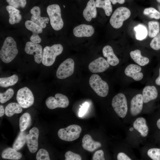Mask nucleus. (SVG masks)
<instances>
[{"mask_svg":"<svg viewBox=\"0 0 160 160\" xmlns=\"http://www.w3.org/2000/svg\"><path fill=\"white\" fill-rule=\"evenodd\" d=\"M94 28L91 25L82 24L74 28L73 32L74 35L77 37H89L94 33Z\"/></svg>","mask_w":160,"mask_h":160,"instance_id":"obj_18","label":"nucleus"},{"mask_svg":"<svg viewBox=\"0 0 160 160\" xmlns=\"http://www.w3.org/2000/svg\"><path fill=\"white\" fill-rule=\"evenodd\" d=\"M133 130V128H131L130 129V130L131 131H132Z\"/></svg>","mask_w":160,"mask_h":160,"instance_id":"obj_49","label":"nucleus"},{"mask_svg":"<svg viewBox=\"0 0 160 160\" xmlns=\"http://www.w3.org/2000/svg\"><path fill=\"white\" fill-rule=\"evenodd\" d=\"M25 25L27 29L32 33L30 38L31 41L36 44L40 43L41 39L39 34L42 33L43 28L31 20H26Z\"/></svg>","mask_w":160,"mask_h":160,"instance_id":"obj_13","label":"nucleus"},{"mask_svg":"<svg viewBox=\"0 0 160 160\" xmlns=\"http://www.w3.org/2000/svg\"><path fill=\"white\" fill-rule=\"evenodd\" d=\"M109 64L103 57H99L91 62L89 64L88 68L93 73L103 72L109 67Z\"/></svg>","mask_w":160,"mask_h":160,"instance_id":"obj_14","label":"nucleus"},{"mask_svg":"<svg viewBox=\"0 0 160 160\" xmlns=\"http://www.w3.org/2000/svg\"><path fill=\"white\" fill-rule=\"evenodd\" d=\"M134 128L140 134V135L145 137L148 135L149 128L147 124L146 119L142 117L137 118L133 123Z\"/></svg>","mask_w":160,"mask_h":160,"instance_id":"obj_22","label":"nucleus"},{"mask_svg":"<svg viewBox=\"0 0 160 160\" xmlns=\"http://www.w3.org/2000/svg\"><path fill=\"white\" fill-rule=\"evenodd\" d=\"M118 160H131L132 159L127 154L123 152L118 153L117 157Z\"/></svg>","mask_w":160,"mask_h":160,"instance_id":"obj_43","label":"nucleus"},{"mask_svg":"<svg viewBox=\"0 0 160 160\" xmlns=\"http://www.w3.org/2000/svg\"><path fill=\"white\" fill-rule=\"evenodd\" d=\"M32 15L31 20L42 28H45L48 23L49 19L47 17L41 16V9L38 6H35L30 10Z\"/></svg>","mask_w":160,"mask_h":160,"instance_id":"obj_16","label":"nucleus"},{"mask_svg":"<svg viewBox=\"0 0 160 160\" xmlns=\"http://www.w3.org/2000/svg\"><path fill=\"white\" fill-rule=\"evenodd\" d=\"M74 62L71 58H68L62 62L56 71L57 77L63 79L73 74L74 71Z\"/></svg>","mask_w":160,"mask_h":160,"instance_id":"obj_10","label":"nucleus"},{"mask_svg":"<svg viewBox=\"0 0 160 160\" xmlns=\"http://www.w3.org/2000/svg\"><path fill=\"white\" fill-rule=\"evenodd\" d=\"M156 1L159 3H160V0H156ZM158 8V9L159 11L160 12V6H159Z\"/></svg>","mask_w":160,"mask_h":160,"instance_id":"obj_48","label":"nucleus"},{"mask_svg":"<svg viewBox=\"0 0 160 160\" xmlns=\"http://www.w3.org/2000/svg\"><path fill=\"white\" fill-rule=\"evenodd\" d=\"M147 154L152 160H160V148H151L148 150Z\"/></svg>","mask_w":160,"mask_h":160,"instance_id":"obj_36","label":"nucleus"},{"mask_svg":"<svg viewBox=\"0 0 160 160\" xmlns=\"http://www.w3.org/2000/svg\"><path fill=\"white\" fill-rule=\"evenodd\" d=\"M63 50V47L60 44H54L51 47L46 46L43 50L42 64L47 66L52 65L57 56L60 55Z\"/></svg>","mask_w":160,"mask_h":160,"instance_id":"obj_2","label":"nucleus"},{"mask_svg":"<svg viewBox=\"0 0 160 160\" xmlns=\"http://www.w3.org/2000/svg\"><path fill=\"white\" fill-rule=\"evenodd\" d=\"M22 108L19 103H10L5 107V114L8 117H11L15 114L21 113L23 110Z\"/></svg>","mask_w":160,"mask_h":160,"instance_id":"obj_27","label":"nucleus"},{"mask_svg":"<svg viewBox=\"0 0 160 160\" xmlns=\"http://www.w3.org/2000/svg\"><path fill=\"white\" fill-rule=\"evenodd\" d=\"M30 114L28 113H23L19 119V127L21 132L25 131L29 125L31 121Z\"/></svg>","mask_w":160,"mask_h":160,"instance_id":"obj_32","label":"nucleus"},{"mask_svg":"<svg viewBox=\"0 0 160 160\" xmlns=\"http://www.w3.org/2000/svg\"><path fill=\"white\" fill-rule=\"evenodd\" d=\"M141 68L139 65L131 64L128 65L124 70L125 74L136 81L142 80L143 77V73L140 71Z\"/></svg>","mask_w":160,"mask_h":160,"instance_id":"obj_17","label":"nucleus"},{"mask_svg":"<svg viewBox=\"0 0 160 160\" xmlns=\"http://www.w3.org/2000/svg\"><path fill=\"white\" fill-rule=\"evenodd\" d=\"M18 77L17 75L14 74L7 77L0 78V86L3 87H7L13 85L18 81Z\"/></svg>","mask_w":160,"mask_h":160,"instance_id":"obj_30","label":"nucleus"},{"mask_svg":"<svg viewBox=\"0 0 160 160\" xmlns=\"http://www.w3.org/2000/svg\"><path fill=\"white\" fill-rule=\"evenodd\" d=\"M81 108H79V116L82 117L86 112L89 106V103L87 102L83 103L82 105H80Z\"/></svg>","mask_w":160,"mask_h":160,"instance_id":"obj_42","label":"nucleus"},{"mask_svg":"<svg viewBox=\"0 0 160 160\" xmlns=\"http://www.w3.org/2000/svg\"><path fill=\"white\" fill-rule=\"evenodd\" d=\"M26 133L25 131L19 133L12 145V148L19 150L21 149L26 142Z\"/></svg>","mask_w":160,"mask_h":160,"instance_id":"obj_29","label":"nucleus"},{"mask_svg":"<svg viewBox=\"0 0 160 160\" xmlns=\"http://www.w3.org/2000/svg\"><path fill=\"white\" fill-rule=\"evenodd\" d=\"M25 51L27 54L33 55L36 63L39 64L42 62L43 50L40 45L31 41H28L25 44Z\"/></svg>","mask_w":160,"mask_h":160,"instance_id":"obj_11","label":"nucleus"},{"mask_svg":"<svg viewBox=\"0 0 160 160\" xmlns=\"http://www.w3.org/2000/svg\"><path fill=\"white\" fill-rule=\"evenodd\" d=\"M37 160H50L49 154L45 149H41L37 152L36 156Z\"/></svg>","mask_w":160,"mask_h":160,"instance_id":"obj_39","label":"nucleus"},{"mask_svg":"<svg viewBox=\"0 0 160 160\" xmlns=\"http://www.w3.org/2000/svg\"><path fill=\"white\" fill-rule=\"evenodd\" d=\"M6 9L9 14V24L14 25L20 22L22 16L19 10L10 5L7 6Z\"/></svg>","mask_w":160,"mask_h":160,"instance_id":"obj_24","label":"nucleus"},{"mask_svg":"<svg viewBox=\"0 0 160 160\" xmlns=\"http://www.w3.org/2000/svg\"><path fill=\"white\" fill-rule=\"evenodd\" d=\"M16 100L18 103L24 108L31 106L33 104L34 100L32 91L26 87L22 88L18 91Z\"/></svg>","mask_w":160,"mask_h":160,"instance_id":"obj_8","label":"nucleus"},{"mask_svg":"<svg viewBox=\"0 0 160 160\" xmlns=\"http://www.w3.org/2000/svg\"><path fill=\"white\" fill-rule=\"evenodd\" d=\"M94 0H89L84 10L83 15L84 17L87 21H91L92 18H95L97 15V11Z\"/></svg>","mask_w":160,"mask_h":160,"instance_id":"obj_21","label":"nucleus"},{"mask_svg":"<svg viewBox=\"0 0 160 160\" xmlns=\"http://www.w3.org/2000/svg\"><path fill=\"white\" fill-rule=\"evenodd\" d=\"M47 11L52 28L56 31L61 30L63 26L64 23L60 6L56 4L50 5L47 7Z\"/></svg>","mask_w":160,"mask_h":160,"instance_id":"obj_3","label":"nucleus"},{"mask_svg":"<svg viewBox=\"0 0 160 160\" xmlns=\"http://www.w3.org/2000/svg\"><path fill=\"white\" fill-rule=\"evenodd\" d=\"M150 46L152 49L155 50L160 49V32L152 40L150 43Z\"/></svg>","mask_w":160,"mask_h":160,"instance_id":"obj_38","label":"nucleus"},{"mask_svg":"<svg viewBox=\"0 0 160 160\" xmlns=\"http://www.w3.org/2000/svg\"><path fill=\"white\" fill-rule=\"evenodd\" d=\"M130 55L132 59L140 66H145L149 62V60L148 57L141 55V51L139 49L132 51L130 53Z\"/></svg>","mask_w":160,"mask_h":160,"instance_id":"obj_25","label":"nucleus"},{"mask_svg":"<svg viewBox=\"0 0 160 160\" xmlns=\"http://www.w3.org/2000/svg\"><path fill=\"white\" fill-rule=\"evenodd\" d=\"M102 52L103 56L107 58V61L109 65L115 66L119 63V60L114 53L111 46H105L103 49Z\"/></svg>","mask_w":160,"mask_h":160,"instance_id":"obj_23","label":"nucleus"},{"mask_svg":"<svg viewBox=\"0 0 160 160\" xmlns=\"http://www.w3.org/2000/svg\"><path fill=\"white\" fill-rule=\"evenodd\" d=\"M104 152L102 150H100L96 151L93 155V160H105Z\"/></svg>","mask_w":160,"mask_h":160,"instance_id":"obj_41","label":"nucleus"},{"mask_svg":"<svg viewBox=\"0 0 160 160\" xmlns=\"http://www.w3.org/2000/svg\"><path fill=\"white\" fill-rule=\"evenodd\" d=\"M155 82L156 85L160 86V67L159 69V76L156 79Z\"/></svg>","mask_w":160,"mask_h":160,"instance_id":"obj_45","label":"nucleus"},{"mask_svg":"<svg viewBox=\"0 0 160 160\" xmlns=\"http://www.w3.org/2000/svg\"><path fill=\"white\" fill-rule=\"evenodd\" d=\"M148 36L150 38H153L159 32L160 30L159 22L150 21L148 23Z\"/></svg>","mask_w":160,"mask_h":160,"instance_id":"obj_33","label":"nucleus"},{"mask_svg":"<svg viewBox=\"0 0 160 160\" xmlns=\"http://www.w3.org/2000/svg\"><path fill=\"white\" fill-rule=\"evenodd\" d=\"M39 135V130L36 127L31 128L29 134L27 135L26 143L30 152L31 153L36 152L38 149Z\"/></svg>","mask_w":160,"mask_h":160,"instance_id":"obj_12","label":"nucleus"},{"mask_svg":"<svg viewBox=\"0 0 160 160\" xmlns=\"http://www.w3.org/2000/svg\"><path fill=\"white\" fill-rule=\"evenodd\" d=\"M81 130L80 126L72 124L65 128L60 129L58 132L57 134L60 139L71 142L76 140L79 137Z\"/></svg>","mask_w":160,"mask_h":160,"instance_id":"obj_7","label":"nucleus"},{"mask_svg":"<svg viewBox=\"0 0 160 160\" xmlns=\"http://www.w3.org/2000/svg\"><path fill=\"white\" fill-rule=\"evenodd\" d=\"M143 101L142 94H138L134 96L130 102V112L132 116H136L142 111Z\"/></svg>","mask_w":160,"mask_h":160,"instance_id":"obj_15","label":"nucleus"},{"mask_svg":"<svg viewBox=\"0 0 160 160\" xmlns=\"http://www.w3.org/2000/svg\"><path fill=\"white\" fill-rule=\"evenodd\" d=\"M14 94L13 89L11 88L8 89L5 92L0 93V102L4 103L9 100Z\"/></svg>","mask_w":160,"mask_h":160,"instance_id":"obj_35","label":"nucleus"},{"mask_svg":"<svg viewBox=\"0 0 160 160\" xmlns=\"http://www.w3.org/2000/svg\"><path fill=\"white\" fill-rule=\"evenodd\" d=\"M95 3L96 7L103 9L106 15L110 16L111 15L112 7L110 0H96Z\"/></svg>","mask_w":160,"mask_h":160,"instance_id":"obj_28","label":"nucleus"},{"mask_svg":"<svg viewBox=\"0 0 160 160\" xmlns=\"http://www.w3.org/2000/svg\"><path fill=\"white\" fill-rule=\"evenodd\" d=\"M89 82L91 87L98 96L102 97L107 96L109 91L108 84L99 75L95 74L91 75Z\"/></svg>","mask_w":160,"mask_h":160,"instance_id":"obj_4","label":"nucleus"},{"mask_svg":"<svg viewBox=\"0 0 160 160\" xmlns=\"http://www.w3.org/2000/svg\"><path fill=\"white\" fill-rule=\"evenodd\" d=\"M69 101L68 97L60 93H57L55 97H49L46 100L47 106L50 109L57 108H65L68 106Z\"/></svg>","mask_w":160,"mask_h":160,"instance_id":"obj_9","label":"nucleus"},{"mask_svg":"<svg viewBox=\"0 0 160 160\" xmlns=\"http://www.w3.org/2000/svg\"><path fill=\"white\" fill-rule=\"evenodd\" d=\"M134 30L135 32V37L137 39L142 40L147 37L148 32L146 27L144 25H138L135 27Z\"/></svg>","mask_w":160,"mask_h":160,"instance_id":"obj_31","label":"nucleus"},{"mask_svg":"<svg viewBox=\"0 0 160 160\" xmlns=\"http://www.w3.org/2000/svg\"><path fill=\"white\" fill-rule=\"evenodd\" d=\"M111 105L114 111L120 117L124 118L128 110L127 100L125 95L120 93L113 98Z\"/></svg>","mask_w":160,"mask_h":160,"instance_id":"obj_5","label":"nucleus"},{"mask_svg":"<svg viewBox=\"0 0 160 160\" xmlns=\"http://www.w3.org/2000/svg\"><path fill=\"white\" fill-rule=\"evenodd\" d=\"M144 15L152 18L159 19L160 18V12L153 7L145 8L143 12Z\"/></svg>","mask_w":160,"mask_h":160,"instance_id":"obj_34","label":"nucleus"},{"mask_svg":"<svg viewBox=\"0 0 160 160\" xmlns=\"http://www.w3.org/2000/svg\"><path fill=\"white\" fill-rule=\"evenodd\" d=\"M9 5L16 8H24L26 4V0H6Z\"/></svg>","mask_w":160,"mask_h":160,"instance_id":"obj_37","label":"nucleus"},{"mask_svg":"<svg viewBox=\"0 0 160 160\" xmlns=\"http://www.w3.org/2000/svg\"><path fill=\"white\" fill-rule=\"evenodd\" d=\"M22 157L21 153L14 148H9L3 151L1 153V157L4 159L11 160H19Z\"/></svg>","mask_w":160,"mask_h":160,"instance_id":"obj_26","label":"nucleus"},{"mask_svg":"<svg viewBox=\"0 0 160 160\" xmlns=\"http://www.w3.org/2000/svg\"><path fill=\"white\" fill-rule=\"evenodd\" d=\"M131 12L128 8L120 7L117 8L113 13L110 20L111 25L118 29L122 25L123 22L130 16Z\"/></svg>","mask_w":160,"mask_h":160,"instance_id":"obj_6","label":"nucleus"},{"mask_svg":"<svg viewBox=\"0 0 160 160\" xmlns=\"http://www.w3.org/2000/svg\"><path fill=\"white\" fill-rule=\"evenodd\" d=\"M158 95L157 90L154 86L148 85L143 88L142 96L143 103H147L156 99Z\"/></svg>","mask_w":160,"mask_h":160,"instance_id":"obj_20","label":"nucleus"},{"mask_svg":"<svg viewBox=\"0 0 160 160\" xmlns=\"http://www.w3.org/2000/svg\"><path fill=\"white\" fill-rule=\"evenodd\" d=\"M65 160H81V156L71 151H67L65 154Z\"/></svg>","mask_w":160,"mask_h":160,"instance_id":"obj_40","label":"nucleus"},{"mask_svg":"<svg viewBox=\"0 0 160 160\" xmlns=\"http://www.w3.org/2000/svg\"><path fill=\"white\" fill-rule=\"evenodd\" d=\"M111 2L113 4H115L117 3L121 4H124L125 2V0H110Z\"/></svg>","mask_w":160,"mask_h":160,"instance_id":"obj_44","label":"nucleus"},{"mask_svg":"<svg viewBox=\"0 0 160 160\" xmlns=\"http://www.w3.org/2000/svg\"><path fill=\"white\" fill-rule=\"evenodd\" d=\"M156 124L158 128L160 129V118L157 120Z\"/></svg>","mask_w":160,"mask_h":160,"instance_id":"obj_47","label":"nucleus"},{"mask_svg":"<svg viewBox=\"0 0 160 160\" xmlns=\"http://www.w3.org/2000/svg\"><path fill=\"white\" fill-rule=\"evenodd\" d=\"M5 110L3 105H0V117L2 116L4 114Z\"/></svg>","mask_w":160,"mask_h":160,"instance_id":"obj_46","label":"nucleus"},{"mask_svg":"<svg viewBox=\"0 0 160 160\" xmlns=\"http://www.w3.org/2000/svg\"><path fill=\"white\" fill-rule=\"evenodd\" d=\"M18 52L16 41L12 37H7L0 51L1 60L4 63H9L15 58Z\"/></svg>","mask_w":160,"mask_h":160,"instance_id":"obj_1","label":"nucleus"},{"mask_svg":"<svg viewBox=\"0 0 160 160\" xmlns=\"http://www.w3.org/2000/svg\"><path fill=\"white\" fill-rule=\"evenodd\" d=\"M82 146L85 150L90 152H93L101 146L99 142L94 141L91 136L88 135H84L82 139Z\"/></svg>","mask_w":160,"mask_h":160,"instance_id":"obj_19","label":"nucleus"}]
</instances>
